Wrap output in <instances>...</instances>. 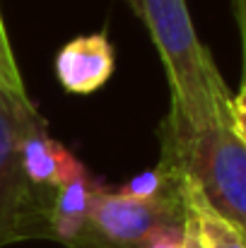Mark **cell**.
<instances>
[{"label": "cell", "mask_w": 246, "mask_h": 248, "mask_svg": "<svg viewBox=\"0 0 246 248\" xmlns=\"http://www.w3.org/2000/svg\"><path fill=\"white\" fill-rule=\"evenodd\" d=\"M145 22L171 87V116L191 128L230 125L232 94L200 44L186 0H128Z\"/></svg>", "instance_id": "cell-1"}, {"label": "cell", "mask_w": 246, "mask_h": 248, "mask_svg": "<svg viewBox=\"0 0 246 248\" xmlns=\"http://www.w3.org/2000/svg\"><path fill=\"white\" fill-rule=\"evenodd\" d=\"M160 164L246 239V145L230 125L191 128L169 113Z\"/></svg>", "instance_id": "cell-2"}, {"label": "cell", "mask_w": 246, "mask_h": 248, "mask_svg": "<svg viewBox=\"0 0 246 248\" xmlns=\"http://www.w3.org/2000/svg\"><path fill=\"white\" fill-rule=\"evenodd\" d=\"M39 118L22 80L0 84V246L22 239L32 215V186L19 162V142Z\"/></svg>", "instance_id": "cell-3"}, {"label": "cell", "mask_w": 246, "mask_h": 248, "mask_svg": "<svg viewBox=\"0 0 246 248\" xmlns=\"http://www.w3.org/2000/svg\"><path fill=\"white\" fill-rule=\"evenodd\" d=\"M183 219L186 200L181 183L174 193L152 200H135L97 183L87 232L106 248H143L152 232L169 224H183Z\"/></svg>", "instance_id": "cell-4"}, {"label": "cell", "mask_w": 246, "mask_h": 248, "mask_svg": "<svg viewBox=\"0 0 246 248\" xmlns=\"http://www.w3.org/2000/svg\"><path fill=\"white\" fill-rule=\"evenodd\" d=\"M116 70V56L109 36L84 34L70 39L56 56V75L70 94H92L109 82Z\"/></svg>", "instance_id": "cell-5"}, {"label": "cell", "mask_w": 246, "mask_h": 248, "mask_svg": "<svg viewBox=\"0 0 246 248\" xmlns=\"http://www.w3.org/2000/svg\"><path fill=\"white\" fill-rule=\"evenodd\" d=\"M19 162L27 183L34 188L58 190L61 186L87 173L78 157L49 135L41 116L27 128L19 142Z\"/></svg>", "instance_id": "cell-6"}, {"label": "cell", "mask_w": 246, "mask_h": 248, "mask_svg": "<svg viewBox=\"0 0 246 248\" xmlns=\"http://www.w3.org/2000/svg\"><path fill=\"white\" fill-rule=\"evenodd\" d=\"M97 181L84 173L80 178L61 186L56 193V200L49 212V227L56 239L63 244L75 246L80 239H84L89 227V210H92V195H94Z\"/></svg>", "instance_id": "cell-7"}, {"label": "cell", "mask_w": 246, "mask_h": 248, "mask_svg": "<svg viewBox=\"0 0 246 248\" xmlns=\"http://www.w3.org/2000/svg\"><path fill=\"white\" fill-rule=\"evenodd\" d=\"M179 183H181V193H183L186 207L193 212V217L198 222V229H200L208 248H246V239L232 224H227L222 217H217L181 178H179Z\"/></svg>", "instance_id": "cell-8"}, {"label": "cell", "mask_w": 246, "mask_h": 248, "mask_svg": "<svg viewBox=\"0 0 246 248\" xmlns=\"http://www.w3.org/2000/svg\"><path fill=\"white\" fill-rule=\"evenodd\" d=\"M186 222V219H183ZM143 248H183V224H169L160 227L148 236Z\"/></svg>", "instance_id": "cell-9"}, {"label": "cell", "mask_w": 246, "mask_h": 248, "mask_svg": "<svg viewBox=\"0 0 246 248\" xmlns=\"http://www.w3.org/2000/svg\"><path fill=\"white\" fill-rule=\"evenodd\" d=\"M230 128L246 145V84H242V89L237 94H232V101H230Z\"/></svg>", "instance_id": "cell-10"}, {"label": "cell", "mask_w": 246, "mask_h": 248, "mask_svg": "<svg viewBox=\"0 0 246 248\" xmlns=\"http://www.w3.org/2000/svg\"><path fill=\"white\" fill-rule=\"evenodd\" d=\"M12 80H22V78H19V70H17V63H15V56L2 27V17H0V84L12 82Z\"/></svg>", "instance_id": "cell-11"}, {"label": "cell", "mask_w": 246, "mask_h": 248, "mask_svg": "<svg viewBox=\"0 0 246 248\" xmlns=\"http://www.w3.org/2000/svg\"><path fill=\"white\" fill-rule=\"evenodd\" d=\"M183 248H208L200 229H198V222L188 207H186V222H183Z\"/></svg>", "instance_id": "cell-12"}, {"label": "cell", "mask_w": 246, "mask_h": 248, "mask_svg": "<svg viewBox=\"0 0 246 248\" xmlns=\"http://www.w3.org/2000/svg\"><path fill=\"white\" fill-rule=\"evenodd\" d=\"M234 15L239 22V31H242V56H244V70H242V84H246V0H239L234 5Z\"/></svg>", "instance_id": "cell-13"}, {"label": "cell", "mask_w": 246, "mask_h": 248, "mask_svg": "<svg viewBox=\"0 0 246 248\" xmlns=\"http://www.w3.org/2000/svg\"><path fill=\"white\" fill-rule=\"evenodd\" d=\"M237 2H239V0H234V5H237Z\"/></svg>", "instance_id": "cell-14"}]
</instances>
